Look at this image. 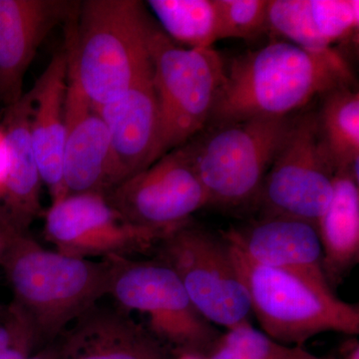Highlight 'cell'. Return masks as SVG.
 I'll return each mask as SVG.
<instances>
[{"label": "cell", "mask_w": 359, "mask_h": 359, "mask_svg": "<svg viewBox=\"0 0 359 359\" xmlns=\"http://www.w3.org/2000/svg\"><path fill=\"white\" fill-rule=\"evenodd\" d=\"M105 198L127 222L166 236L209 205L185 145L116 186Z\"/></svg>", "instance_id": "cell-10"}, {"label": "cell", "mask_w": 359, "mask_h": 359, "mask_svg": "<svg viewBox=\"0 0 359 359\" xmlns=\"http://www.w3.org/2000/svg\"><path fill=\"white\" fill-rule=\"evenodd\" d=\"M351 79L346 59L335 49L316 53L289 41H273L224 66L207 126L285 117L316 96L349 86Z\"/></svg>", "instance_id": "cell-1"}, {"label": "cell", "mask_w": 359, "mask_h": 359, "mask_svg": "<svg viewBox=\"0 0 359 359\" xmlns=\"http://www.w3.org/2000/svg\"><path fill=\"white\" fill-rule=\"evenodd\" d=\"M41 347L32 323L11 302L0 316V359H27Z\"/></svg>", "instance_id": "cell-25"}, {"label": "cell", "mask_w": 359, "mask_h": 359, "mask_svg": "<svg viewBox=\"0 0 359 359\" xmlns=\"http://www.w3.org/2000/svg\"><path fill=\"white\" fill-rule=\"evenodd\" d=\"M358 0H269L268 32L323 53L358 32Z\"/></svg>", "instance_id": "cell-19"}, {"label": "cell", "mask_w": 359, "mask_h": 359, "mask_svg": "<svg viewBox=\"0 0 359 359\" xmlns=\"http://www.w3.org/2000/svg\"><path fill=\"white\" fill-rule=\"evenodd\" d=\"M44 235L55 250L81 259L154 252L164 238L130 224L102 194L65 196L45 212Z\"/></svg>", "instance_id": "cell-11"}, {"label": "cell", "mask_w": 359, "mask_h": 359, "mask_svg": "<svg viewBox=\"0 0 359 359\" xmlns=\"http://www.w3.org/2000/svg\"><path fill=\"white\" fill-rule=\"evenodd\" d=\"M62 175L66 196L111 190L107 126L81 89L68 78L65 99Z\"/></svg>", "instance_id": "cell-13"}, {"label": "cell", "mask_w": 359, "mask_h": 359, "mask_svg": "<svg viewBox=\"0 0 359 359\" xmlns=\"http://www.w3.org/2000/svg\"><path fill=\"white\" fill-rule=\"evenodd\" d=\"M292 117H256L207 126L185 144L209 205L252 207Z\"/></svg>", "instance_id": "cell-4"}, {"label": "cell", "mask_w": 359, "mask_h": 359, "mask_svg": "<svg viewBox=\"0 0 359 359\" xmlns=\"http://www.w3.org/2000/svg\"><path fill=\"white\" fill-rule=\"evenodd\" d=\"M1 131L6 153V175L0 216L15 230L27 233L41 214L42 180L30 135L32 91L8 106Z\"/></svg>", "instance_id": "cell-17"}, {"label": "cell", "mask_w": 359, "mask_h": 359, "mask_svg": "<svg viewBox=\"0 0 359 359\" xmlns=\"http://www.w3.org/2000/svg\"><path fill=\"white\" fill-rule=\"evenodd\" d=\"M172 359H205V358L202 355H195V354H181Z\"/></svg>", "instance_id": "cell-29"}, {"label": "cell", "mask_w": 359, "mask_h": 359, "mask_svg": "<svg viewBox=\"0 0 359 359\" xmlns=\"http://www.w3.org/2000/svg\"><path fill=\"white\" fill-rule=\"evenodd\" d=\"M161 29L180 46L210 48L219 40L216 0H149Z\"/></svg>", "instance_id": "cell-21"}, {"label": "cell", "mask_w": 359, "mask_h": 359, "mask_svg": "<svg viewBox=\"0 0 359 359\" xmlns=\"http://www.w3.org/2000/svg\"><path fill=\"white\" fill-rule=\"evenodd\" d=\"M27 359H57L55 340L41 347L36 353H33L32 355L29 356Z\"/></svg>", "instance_id": "cell-28"}, {"label": "cell", "mask_w": 359, "mask_h": 359, "mask_svg": "<svg viewBox=\"0 0 359 359\" xmlns=\"http://www.w3.org/2000/svg\"><path fill=\"white\" fill-rule=\"evenodd\" d=\"M154 252L177 273L194 306L212 325L226 330L250 323L249 294L223 233L191 221L165 236Z\"/></svg>", "instance_id": "cell-8"}, {"label": "cell", "mask_w": 359, "mask_h": 359, "mask_svg": "<svg viewBox=\"0 0 359 359\" xmlns=\"http://www.w3.org/2000/svg\"><path fill=\"white\" fill-rule=\"evenodd\" d=\"M222 233L255 264L292 273L334 292L323 271L320 237L313 224L287 217H259Z\"/></svg>", "instance_id": "cell-12"}, {"label": "cell", "mask_w": 359, "mask_h": 359, "mask_svg": "<svg viewBox=\"0 0 359 359\" xmlns=\"http://www.w3.org/2000/svg\"><path fill=\"white\" fill-rule=\"evenodd\" d=\"M150 51L158 111L154 163L205 128L223 84L226 63L212 47L180 46L156 25Z\"/></svg>", "instance_id": "cell-5"}, {"label": "cell", "mask_w": 359, "mask_h": 359, "mask_svg": "<svg viewBox=\"0 0 359 359\" xmlns=\"http://www.w3.org/2000/svg\"><path fill=\"white\" fill-rule=\"evenodd\" d=\"M316 359H323V358H316Z\"/></svg>", "instance_id": "cell-30"}, {"label": "cell", "mask_w": 359, "mask_h": 359, "mask_svg": "<svg viewBox=\"0 0 359 359\" xmlns=\"http://www.w3.org/2000/svg\"><path fill=\"white\" fill-rule=\"evenodd\" d=\"M359 181L349 169L335 172L332 200L316 224L323 271L334 290L359 259Z\"/></svg>", "instance_id": "cell-20"}, {"label": "cell", "mask_w": 359, "mask_h": 359, "mask_svg": "<svg viewBox=\"0 0 359 359\" xmlns=\"http://www.w3.org/2000/svg\"><path fill=\"white\" fill-rule=\"evenodd\" d=\"M55 344L57 359H172L130 313L98 304L66 328Z\"/></svg>", "instance_id": "cell-14"}, {"label": "cell", "mask_w": 359, "mask_h": 359, "mask_svg": "<svg viewBox=\"0 0 359 359\" xmlns=\"http://www.w3.org/2000/svg\"><path fill=\"white\" fill-rule=\"evenodd\" d=\"M109 292L118 308L146 316V328L175 354L205 356L218 328L196 309L173 269L160 259L113 257Z\"/></svg>", "instance_id": "cell-7"}, {"label": "cell", "mask_w": 359, "mask_h": 359, "mask_svg": "<svg viewBox=\"0 0 359 359\" xmlns=\"http://www.w3.org/2000/svg\"><path fill=\"white\" fill-rule=\"evenodd\" d=\"M230 245L252 314L271 339L285 346L302 347L323 332L359 334L358 304L341 301L334 292L292 273L255 264Z\"/></svg>", "instance_id": "cell-6"}, {"label": "cell", "mask_w": 359, "mask_h": 359, "mask_svg": "<svg viewBox=\"0 0 359 359\" xmlns=\"http://www.w3.org/2000/svg\"><path fill=\"white\" fill-rule=\"evenodd\" d=\"M94 107L109 132L112 190L153 164L158 111L152 77Z\"/></svg>", "instance_id": "cell-15"}, {"label": "cell", "mask_w": 359, "mask_h": 359, "mask_svg": "<svg viewBox=\"0 0 359 359\" xmlns=\"http://www.w3.org/2000/svg\"><path fill=\"white\" fill-rule=\"evenodd\" d=\"M6 175V153L4 146V136L0 131V198L4 193V181Z\"/></svg>", "instance_id": "cell-27"}, {"label": "cell", "mask_w": 359, "mask_h": 359, "mask_svg": "<svg viewBox=\"0 0 359 359\" xmlns=\"http://www.w3.org/2000/svg\"><path fill=\"white\" fill-rule=\"evenodd\" d=\"M13 304L32 323L42 346L53 342L109 292V259L93 261L45 249L18 233L0 259Z\"/></svg>", "instance_id": "cell-3"}, {"label": "cell", "mask_w": 359, "mask_h": 359, "mask_svg": "<svg viewBox=\"0 0 359 359\" xmlns=\"http://www.w3.org/2000/svg\"><path fill=\"white\" fill-rule=\"evenodd\" d=\"M18 233L20 231L15 230L11 224L7 223L4 217L0 216V259Z\"/></svg>", "instance_id": "cell-26"}, {"label": "cell", "mask_w": 359, "mask_h": 359, "mask_svg": "<svg viewBox=\"0 0 359 359\" xmlns=\"http://www.w3.org/2000/svg\"><path fill=\"white\" fill-rule=\"evenodd\" d=\"M335 172L321 140L318 113L292 118L252 207L259 217H287L316 226L332 200Z\"/></svg>", "instance_id": "cell-9"}, {"label": "cell", "mask_w": 359, "mask_h": 359, "mask_svg": "<svg viewBox=\"0 0 359 359\" xmlns=\"http://www.w3.org/2000/svg\"><path fill=\"white\" fill-rule=\"evenodd\" d=\"M205 359H316L302 346H289L276 341L252 327L250 323L221 334Z\"/></svg>", "instance_id": "cell-23"}, {"label": "cell", "mask_w": 359, "mask_h": 359, "mask_svg": "<svg viewBox=\"0 0 359 359\" xmlns=\"http://www.w3.org/2000/svg\"><path fill=\"white\" fill-rule=\"evenodd\" d=\"M155 23L136 0H87L66 49L68 78L94 106L112 102L152 77Z\"/></svg>", "instance_id": "cell-2"}, {"label": "cell", "mask_w": 359, "mask_h": 359, "mask_svg": "<svg viewBox=\"0 0 359 359\" xmlns=\"http://www.w3.org/2000/svg\"><path fill=\"white\" fill-rule=\"evenodd\" d=\"M67 54L51 59L32 91L30 135L42 184L52 203L66 196L62 161L65 141V99L67 92Z\"/></svg>", "instance_id": "cell-18"}, {"label": "cell", "mask_w": 359, "mask_h": 359, "mask_svg": "<svg viewBox=\"0 0 359 359\" xmlns=\"http://www.w3.org/2000/svg\"><path fill=\"white\" fill-rule=\"evenodd\" d=\"M69 6L49 0H0V99L7 107L23 95V78L37 49Z\"/></svg>", "instance_id": "cell-16"}, {"label": "cell", "mask_w": 359, "mask_h": 359, "mask_svg": "<svg viewBox=\"0 0 359 359\" xmlns=\"http://www.w3.org/2000/svg\"><path fill=\"white\" fill-rule=\"evenodd\" d=\"M219 40L250 39L268 32L269 0H216Z\"/></svg>", "instance_id": "cell-24"}, {"label": "cell", "mask_w": 359, "mask_h": 359, "mask_svg": "<svg viewBox=\"0 0 359 359\" xmlns=\"http://www.w3.org/2000/svg\"><path fill=\"white\" fill-rule=\"evenodd\" d=\"M321 140L335 170L349 169L359 160V93L349 86L325 95L318 113Z\"/></svg>", "instance_id": "cell-22"}]
</instances>
